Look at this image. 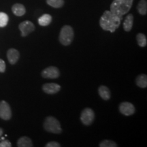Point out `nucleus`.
<instances>
[{"mask_svg": "<svg viewBox=\"0 0 147 147\" xmlns=\"http://www.w3.org/2000/svg\"><path fill=\"white\" fill-rule=\"evenodd\" d=\"M12 12L14 15L17 16H22L26 13V8L21 3H15L12 6Z\"/></svg>", "mask_w": 147, "mask_h": 147, "instance_id": "nucleus-12", "label": "nucleus"}, {"mask_svg": "<svg viewBox=\"0 0 147 147\" xmlns=\"http://www.w3.org/2000/svg\"><path fill=\"white\" fill-rule=\"evenodd\" d=\"M33 146L32 140L27 136L21 137L17 141V146L18 147H32Z\"/></svg>", "mask_w": 147, "mask_h": 147, "instance_id": "nucleus-16", "label": "nucleus"}, {"mask_svg": "<svg viewBox=\"0 0 147 147\" xmlns=\"http://www.w3.org/2000/svg\"><path fill=\"white\" fill-rule=\"evenodd\" d=\"M137 10L141 15H146L147 13V1L146 0H140L137 5Z\"/></svg>", "mask_w": 147, "mask_h": 147, "instance_id": "nucleus-18", "label": "nucleus"}, {"mask_svg": "<svg viewBox=\"0 0 147 147\" xmlns=\"http://www.w3.org/2000/svg\"><path fill=\"white\" fill-rule=\"evenodd\" d=\"M5 63L3 60L0 59V72L3 73L5 71Z\"/></svg>", "mask_w": 147, "mask_h": 147, "instance_id": "nucleus-25", "label": "nucleus"}, {"mask_svg": "<svg viewBox=\"0 0 147 147\" xmlns=\"http://www.w3.org/2000/svg\"><path fill=\"white\" fill-rule=\"evenodd\" d=\"M46 147H60L61 144L55 141H51V142H48L47 144L45 145Z\"/></svg>", "mask_w": 147, "mask_h": 147, "instance_id": "nucleus-24", "label": "nucleus"}, {"mask_svg": "<svg viewBox=\"0 0 147 147\" xmlns=\"http://www.w3.org/2000/svg\"><path fill=\"white\" fill-rule=\"evenodd\" d=\"M95 119V113L91 108H86L80 114V120L84 125H90Z\"/></svg>", "mask_w": 147, "mask_h": 147, "instance_id": "nucleus-5", "label": "nucleus"}, {"mask_svg": "<svg viewBox=\"0 0 147 147\" xmlns=\"http://www.w3.org/2000/svg\"><path fill=\"white\" fill-rule=\"evenodd\" d=\"M100 147H117L118 146L117 143L111 140H104L99 144Z\"/></svg>", "mask_w": 147, "mask_h": 147, "instance_id": "nucleus-22", "label": "nucleus"}, {"mask_svg": "<svg viewBox=\"0 0 147 147\" xmlns=\"http://www.w3.org/2000/svg\"><path fill=\"white\" fill-rule=\"evenodd\" d=\"M3 129L0 127V137H1V136H2V134H3Z\"/></svg>", "mask_w": 147, "mask_h": 147, "instance_id": "nucleus-26", "label": "nucleus"}, {"mask_svg": "<svg viewBox=\"0 0 147 147\" xmlns=\"http://www.w3.org/2000/svg\"><path fill=\"white\" fill-rule=\"evenodd\" d=\"M134 25V16L132 14H129L126 16L125 19L123 22V29L127 32H130L131 30Z\"/></svg>", "mask_w": 147, "mask_h": 147, "instance_id": "nucleus-14", "label": "nucleus"}, {"mask_svg": "<svg viewBox=\"0 0 147 147\" xmlns=\"http://www.w3.org/2000/svg\"><path fill=\"white\" fill-rule=\"evenodd\" d=\"M18 29L21 32L22 37H26L29 34L34 32L36 29L34 24L29 21H25L22 22L18 25Z\"/></svg>", "mask_w": 147, "mask_h": 147, "instance_id": "nucleus-8", "label": "nucleus"}, {"mask_svg": "<svg viewBox=\"0 0 147 147\" xmlns=\"http://www.w3.org/2000/svg\"><path fill=\"white\" fill-rule=\"evenodd\" d=\"M119 111L121 114L125 116H131L134 115L136 112L135 107L131 103L124 102L121 103L119 107Z\"/></svg>", "mask_w": 147, "mask_h": 147, "instance_id": "nucleus-9", "label": "nucleus"}, {"mask_svg": "<svg viewBox=\"0 0 147 147\" xmlns=\"http://www.w3.org/2000/svg\"><path fill=\"white\" fill-rule=\"evenodd\" d=\"M12 117V110L10 106L4 100L0 101V118L3 120L8 121Z\"/></svg>", "mask_w": 147, "mask_h": 147, "instance_id": "nucleus-6", "label": "nucleus"}, {"mask_svg": "<svg viewBox=\"0 0 147 147\" xmlns=\"http://www.w3.org/2000/svg\"><path fill=\"white\" fill-rule=\"evenodd\" d=\"M12 144L10 141L8 140H2L1 142H0V147H11Z\"/></svg>", "mask_w": 147, "mask_h": 147, "instance_id": "nucleus-23", "label": "nucleus"}, {"mask_svg": "<svg viewBox=\"0 0 147 147\" xmlns=\"http://www.w3.org/2000/svg\"><path fill=\"white\" fill-rule=\"evenodd\" d=\"M41 75L43 78L49 79H55L59 78L60 76V72L59 69L55 66H50L46 67L42 71Z\"/></svg>", "mask_w": 147, "mask_h": 147, "instance_id": "nucleus-7", "label": "nucleus"}, {"mask_svg": "<svg viewBox=\"0 0 147 147\" xmlns=\"http://www.w3.org/2000/svg\"><path fill=\"white\" fill-rule=\"evenodd\" d=\"M98 93L100 96L104 100L107 101L110 100V97H111V93H110V89L105 85H101L99 87Z\"/></svg>", "mask_w": 147, "mask_h": 147, "instance_id": "nucleus-13", "label": "nucleus"}, {"mask_svg": "<svg viewBox=\"0 0 147 147\" xmlns=\"http://www.w3.org/2000/svg\"><path fill=\"white\" fill-rule=\"evenodd\" d=\"M136 40L138 45L140 47H145L147 45V39L146 36L144 34L142 33H139L136 36Z\"/></svg>", "mask_w": 147, "mask_h": 147, "instance_id": "nucleus-19", "label": "nucleus"}, {"mask_svg": "<svg viewBox=\"0 0 147 147\" xmlns=\"http://www.w3.org/2000/svg\"><path fill=\"white\" fill-rule=\"evenodd\" d=\"M136 84L140 88L147 87V76L146 74H140L136 78Z\"/></svg>", "mask_w": 147, "mask_h": 147, "instance_id": "nucleus-17", "label": "nucleus"}, {"mask_svg": "<svg viewBox=\"0 0 147 147\" xmlns=\"http://www.w3.org/2000/svg\"><path fill=\"white\" fill-rule=\"evenodd\" d=\"M121 20L109 10H106L101 16L100 25L104 31L114 33L121 25Z\"/></svg>", "mask_w": 147, "mask_h": 147, "instance_id": "nucleus-1", "label": "nucleus"}, {"mask_svg": "<svg viewBox=\"0 0 147 147\" xmlns=\"http://www.w3.org/2000/svg\"><path fill=\"white\" fill-rule=\"evenodd\" d=\"M133 1L134 0H114L110 5V11L122 20L123 16L131 9Z\"/></svg>", "mask_w": 147, "mask_h": 147, "instance_id": "nucleus-2", "label": "nucleus"}, {"mask_svg": "<svg viewBox=\"0 0 147 147\" xmlns=\"http://www.w3.org/2000/svg\"><path fill=\"white\" fill-rule=\"evenodd\" d=\"M64 0H47V3L54 8H60L63 6Z\"/></svg>", "mask_w": 147, "mask_h": 147, "instance_id": "nucleus-20", "label": "nucleus"}, {"mask_svg": "<svg viewBox=\"0 0 147 147\" xmlns=\"http://www.w3.org/2000/svg\"><path fill=\"white\" fill-rule=\"evenodd\" d=\"M74 38V32L70 25H64L61 29L59 40L62 45L67 47L70 45Z\"/></svg>", "mask_w": 147, "mask_h": 147, "instance_id": "nucleus-4", "label": "nucleus"}, {"mask_svg": "<svg viewBox=\"0 0 147 147\" xmlns=\"http://www.w3.org/2000/svg\"><path fill=\"white\" fill-rule=\"evenodd\" d=\"M9 17L5 12H0V27H4L8 25Z\"/></svg>", "mask_w": 147, "mask_h": 147, "instance_id": "nucleus-21", "label": "nucleus"}, {"mask_svg": "<svg viewBox=\"0 0 147 147\" xmlns=\"http://www.w3.org/2000/svg\"><path fill=\"white\" fill-rule=\"evenodd\" d=\"M20 53L18 51L15 49H9L7 52V58L9 63L12 65H14L17 63V61L19 59Z\"/></svg>", "mask_w": 147, "mask_h": 147, "instance_id": "nucleus-11", "label": "nucleus"}, {"mask_svg": "<svg viewBox=\"0 0 147 147\" xmlns=\"http://www.w3.org/2000/svg\"><path fill=\"white\" fill-rule=\"evenodd\" d=\"M43 127L45 131L49 133L60 134L62 132V128L59 121L52 116H49L45 119Z\"/></svg>", "mask_w": 147, "mask_h": 147, "instance_id": "nucleus-3", "label": "nucleus"}, {"mask_svg": "<svg viewBox=\"0 0 147 147\" xmlns=\"http://www.w3.org/2000/svg\"><path fill=\"white\" fill-rule=\"evenodd\" d=\"M61 86L57 83H45L42 86V91L49 95L55 94L59 92Z\"/></svg>", "mask_w": 147, "mask_h": 147, "instance_id": "nucleus-10", "label": "nucleus"}, {"mask_svg": "<svg viewBox=\"0 0 147 147\" xmlns=\"http://www.w3.org/2000/svg\"><path fill=\"white\" fill-rule=\"evenodd\" d=\"M52 16L49 14H45L38 18V24L40 26L46 27L49 25L52 22Z\"/></svg>", "mask_w": 147, "mask_h": 147, "instance_id": "nucleus-15", "label": "nucleus"}]
</instances>
